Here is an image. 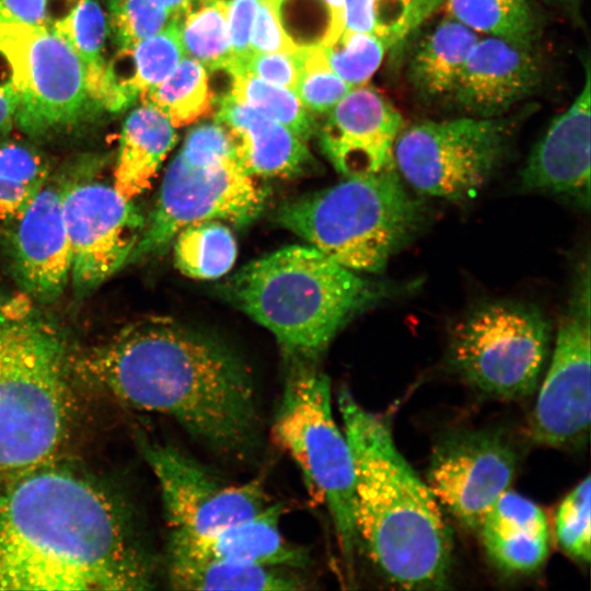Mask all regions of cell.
Returning <instances> with one entry per match:
<instances>
[{"instance_id":"obj_1","label":"cell","mask_w":591,"mask_h":591,"mask_svg":"<svg viewBox=\"0 0 591 591\" xmlns=\"http://www.w3.org/2000/svg\"><path fill=\"white\" fill-rule=\"evenodd\" d=\"M150 588L126 514L91 479L55 462L0 478V590Z\"/></svg>"},{"instance_id":"obj_2","label":"cell","mask_w":591,"mask_h":591,"mask_svg":"<svg viewBox=\"0 0 591 591\" xmlns=\"http://www.w3.org/2000/svg\"><path fill=\"white\" fill-rule=\"evenodd\" d=\"M125 404L174 419L208 448L242 456L258 443L254 381L231 349L164 316L137 321L76 361Z\"/></svg>"},{"instance_id":"obj_3","label":"cell","mask_w":591,"mask_h":591,"mask_svg":"<svg viewBox=\"0 0 591 591\" xmlns=\"http://www.w3.org/2000/svg\"><path fill=\"white\" fill-rule=\"evenodd\" d=\"M337 403L354 460L358 542L397 587L447 588L452 536L441 506L396 448L383 418L363 408L345 386Z\"/></svg>"},{"instance_id":"obj_4","label":"cell","mask_w":591,"mask_h":591,"mask_svg":"<svg viewBox=\"0 0 591 591\" xmlns=\"http://www.w3.org/2000/svg\"><path fill=\"white\" fill-rule=\"evenodd\" d=\"M63 329L26 292L0 294V478L54 463L72 419Z\"/></svg>"},{"instance_id":"obj_5","label":"cell","mask_w":591,"mask_h":591,"mask_svg":"<svg viewBox=\"0 0 591 591\" xmlns=\"http://www.w3.org/2000/svg\"><path fill=\"white\" fill-rule=\"evenodd\" d=\"M220 293L268 329L289 361L315 362L349 320L387 291L317 248L296 244L247 263Z\"/></svg>"},{"instance_id":"obj_6","label":"cell","mask_w":591,"mask_h":591,"mask_svg":"<svg viewBox=\"0 0 591 591\" xmlns=\"http://www.w3.org/2000/svg\"><path fill=\"white\" fill-rule=\"evenodd\" d=\"M346 179L282 204L275 221L354 271L376 274L422 228L424 202L395 166Z\"/></svg>"},{"instance_id":"obj_7","label":"cell","mask_w":591,"mask_h":591,"mask_svg":"<svg viewBox=\"0 0 591 591\" xmlns=\"http://www.w3.org/2000/svg\"><path fill=\"white\" fill-rule=\"evenodd\" d=\"M290 362L273 433L300 468L310 494L326 507L350 567L358 544L350 447L334 418L329 378L314 362Z\"/></svg>"},{"instance_id":"obj_8","label":"cell","mask_w":591,"mask_h":591,"mask_svg":"<svg viewBox=\"0 0 591 591\" xmlns=\"http://www.w3.org/2000/svg\"><path fill=\"white\" fill-rule=\"evenodd\" d=\"M265 200L266 190L243 169L230 141L186 136L166 169L155 207L128 263L161 253L192 223L248 224Z\"/></svg>"},{"instance_id":"obj_9","label":"cell","mask_w":591,"mask_h":591,"mask_svg":"<svg viewBox=\"0 0 591 591\" xmlns=\"http://www.w3.org/2000/svg\"><path fill=\"white\" fill-rule=\"evenodd\" d=\"M551 327L535 308L512 301L476 306L452 328V368L473 387L497 398L531 395L548 356Z\"/></svg>"},{"instance_id":"obj_10","label":"cell","mask_w":591,"mask_h":591,"mask_svg":"<svg viewBox=\"0 0 591 591\" xmlns=\"http://www.w3.org/2000/svg\"><path fill=\"white\" fill-rule=\"evenodd\" d=\"M510 125L498 117H463L403 127L394 163L417 192L462 201L472 198L501 166Z\"/></svg>"},{"instance_id":"obj_11","label":"cell","mask_w":591,"mask_h":591,"mask_svg":"<svg viewBox=\"0 0 591 591\" xmlns=\"http://www.w3.org/2000/svg\"><path fill=\"white\" fill-rule=\"evenodd\" d=\"M0 54L11 69L18 99L14 123L23 131L44 136L86 116L93 101L83 66L51 26L0 20Z\"/></svg>"},{"instance_id":"obj_12","label":"cell","mask_w":591,"mask_h":591,"mask_svg":"<svg viewBox=\"0 0 591 591\" xmlns=\"http://www.w3.org/2000/svg\"><path fill=\"white\" fill-rule=\"evenodd\" d=\"M170 532L205 534L253 518L269 501L259 480L230 483L171 444L141 441Z\"/></svg>"},{"instance_id":"obj_13","label":"cell","mask_w":591,"mask_h":591,"mask_svg":"<svg viewBox=\"0 0 591 591\" xmlns=\"http://www.w3.org/2000/svg\"><path fill=\"white\" fill-rule=\"evenodd\" d=\"M563 316L531 421L533 439L554 448L583 442L590 427V276L581 275Z\"/></svg>"},{"instance_id":"obj_14","label":"cell","mask_w":591,"mask_h":591,"mask_svg":"<svg viewBox=\"0 0 591 591\" xmlns=\"http://www.w3.org/2000/svg\"><path fill=\"white\" fill-rule=\"evenodd\" d=\"M62 211L71 246L70 278L78 292H90L128 264L144 219L131 199L96 182L63 188Z\"/></svg>"},{"instance_id":"obj_15","label":"cell","mask_w":591,"mask_h":591,"mask_svg":"<svg viewBox=\"0 0 591 591\" xmlns=\"http://www.w3.org/2000/svg\"><path fill=\"white\" fill-rule=\"evenodd\" d=\"M517 455L495 430L454 433L431 454L427 485L437 501L464 528L478 531L494 502L509 489Z\"/></svg>"},{"instance_id":"obj_16","label":"cell","mask_w":591,"mask_h":591,"mask_svg":"<svg viewBox=\"0 0 591 591\" xmlns=\"http://www.w3.org/2000/svg\"><path fill=\"white\" fill-rule=\"evenodd\" d=\"M326 114L320 144L339 174L364 176L395 166L394 144L404 121L376 89L351 88Z\"/></svg>"},{"instance_id":"obj_17","label":"cell","mask_w":591,"mask_h":591,"mask_svg":"<svg viewBox=\"0 0 591 591\" xmlns=\"http://www.w3.org/2000/svg\"><path fill=\"white\" fill-rule=\"evenodd\" d=\"M590 67L571 105L556 116L532 149L521 173V186L590 205Z\"/></svg>"},{"instance_id":"obj_18","label":"cell","mask_w":591,"mask_h":591,"mask_svg":"<svg viewBox=\"0 0 591 591\" xmlns=\"http://www.w3.org/2000/svg\"><path fill=\"white\" fill-rule=\"evenodd\" d=\"M532 47L488 36L473 46L452 93L474 117H499L533 92L541 68Z\"/></svg>"},{"instance_id":"obj_19","label":"cell","mask_w":591,"mask_h":591,"mask_svg":"<svg viewBox=\"0 0 591 591\" xmlns=\"http://www.w3.org/2000/svg\"><path fill=\"white\" fill-rule=\"evenodd\" d=\"M62 192L44 185L19 215L14 237L16 270L36 301L62 293L71 273V246L62 211Z\"/></svg>"},{"instance_id":"obj_20","label":"cell","mask_w":591,"mask_h":591,"mask_svg":"<svg viewBox=\"0 0 591 591\" xmlns=\"http://www.w3.org/2000/svg\"><path fill=\"white\" fill-rule=\"evenodd\" d=\"M281 503L262 513L205 534L170 532L167 555L221 559L288 569L305 565L308 556L287 542L279 528Z\"/></svg>"},{"instance_id":"obj_21","label":"cell","mask_w":591,"mask_h":591,"mask_svg":"<svg viewBox=\"0 0 591 591\" xmlns=\"http://www.w3.org/2000/svg\"><path fill=\"white\" fill-rule=\"evenodd\" d=\"M215 114L230 132L239 162L252 176L292 177L312 164L305 140L229 93L219 100Z\"/></svg>"},{"instance_id":"obj_22","label":"cell","mask_w":591,"mask_h":591,"mask_svg":"<svg viewBox=\"0 0 591 591\" xmlns=\"http://www.w3.org/2000/svg\"><path fill=\"white\" fill-rule=\"evenodd\" d=\"M478 532L487 555L505 571H535L548 556L549 530L544 511L510 489L486 512Z\"/></svg>"},{"instance_id":"obj_23","label":"cell","mask_w":591,"mask_h":591,"mask_svg":"<svg viewBox=\"0 0 591 591\" xmlns=\"http://www.w3.org/2000/svg\"><path fill=\"white\" fill-rule=\"evenodd\" d=\"M50 26L79 57L84 69L86 89L94 104L117 112L136 100L105 60L108 24L96 0H78L66 15Z\"/></svg>"},{"instance_id":"obj_24","label":"cell","mask_w":591,"mask_h":591,"mask_svg":"<svg viewBox=\"0 0 591 591\" xmlns=\"http://www.w3.org/2000/svg\"><path fill=\"white\" fill-rule=\"evenodd\" d=\"M176 141L161 112L146 104L131 111L123 124L114 187L128 199L143 193Z\"/></svg>"},{"instance_id":"obj_25","label":"cell","mask_w":591,"mask_h":591,"mask_svg":"<svg viewBox=\"0 0 591 591\" xmlns=\"http://www.w3.org/2000/svg\"><path fill=\"white\" fill-rule=\"evenodd\" d=\"M167 578L177 590H301L303 581L288 568L210 558L167 555Z\"/></svg>"},{"instance_id":"obj_26","label":"cell","mask_w":591,"mask_h":591,"mask_svg":"<svg viewBox=\"0 0 591 591\" xmlns=\"http://www.w3.org/2000/svg\"><path fill=\"white\" fill-rule=\"evenodd\" d=\"M477 39L462 23L451 18L441 21L410 59L408 77L415 90L429 99L452 94Z\"/></svg>"},{"instance_id":"obj_27","label":"cell","mask_w":591,"mask_h":591,"mask_svg":"<svg viewBox=\"0 0 591 591\" xmlns=\"http://www.w3.org/2000/svg\"><path fill=\"white\" fill-rule=\"evenodd\" d=\"M185 57L160 84L139 95L142 104L161 112L174 128L215 114L216 99L206 69Z\"/></svg>"},{"instance_id":"obj_28","label":"cell","mask_w":591,"mask_h":591,"mask_svg":"<svg viewBox=\"0 0 591 591\" xmlns=\"http://www.w3.org/2000/svg\"><path fill=\"white\" fill-rule=\"evenodd\" d=\"M177 269L195 279H216L233 267L237 246L223 221L207 220L183 228L173 239Z\"/></svg>"},{"instance_id":"obj_29","label":"cell","mask_w":591,"mask_h":591,"mask_svg":"<svg viewBox=\"0 0 591 591\" xmlns=\"http://www.w3.org/2000/svg\"><path fill=\"white\" fill-rule=\"evenodd\" d=\"M179 39L184 56L197 60L209 71L231 68L229 35V2L201 0L178 19Z\"/></svg>"},{"instance_id":"obj_30","label":"cell","mask_w":591,"mask_h":591,"mask_svg":"<svg viewBox=\"0 0 591 591\" xmlns=\"http://www.w3.org/2000/svg\"><path fill=\"white\" fill-rule=\"evenodd\" d=\"M444 8L475 33L532 46L536 21L528 0H445Z\"/></svg>"},{"instance_id":"obj_31","label":"cell","mask_w":591,"mask_h":591,"mask_svg":"<svg viewBox=\"0 0 591 591\" xmlns=\"http://www.w3.org/2000/svg\"><path fill=\"white\" fill-rule=\"evenodd\" d=\"M433 5L432 0H345V30L374 35L390 47Z\"/></svg>"},{"instance_id":"obj_32","label":"cell","mask_w":591,"mask_h":591,"mask_svg":"<svg viewBox=\"0 0 591 591\" xmlns=\"http://www.w3.org/2000/svg\"><path fill=\"white\" fill-rule=\"evenodd\" d=\"M229 94L286 126L305 141L317 129L312 113L294 92L251 73L233 74Z\"/></svg>"},{"instance_id":"obj_33","label":"cell","mask_w":591,"mask_h":591,"mask_svg":"<svg viewBox=\"0 0 591 591\" xmlns=\"http://www.w3.org/2000/svg\"><path fill=\"white\" fill-rule=\"evenodd\" d=\"M47 166L33 150L0 146V219L18 218L45 185Z\"/></svg>"},{"instance_id":"obj_34","label":"cell","mask_w":591,"mask_h":591,"mask_svg":"<svg viewBox=\"0 0 591 591\" xmlns=\"http://www.w3.org/2000/svg\"><path fill=\"white\" fill-rule=\"evenodd\" d=\"M178 19L155 35L140 42L127 54L131 55L134 71L121 82L135 99L160 84L184 57Z\"/></svg>"},{"instance_id":"obj_35","label":"cell","mask_w":591,"mask_h":591,"mask_svg":"<svg viewBox=\"0 0 591 591\" xmlns=\"http://www.w3.org/2000/svg\"><path fill=\"white\" fill-rule=\"evenodd\" d=\"M107 8L108 30L124 55L179 18L151 0H107Z\"/></svg>"},{"instance_id":"obj_36","label":"cell","mask_w":591,"mask_h":591,"mask_svg":"<svg viewBox=\"0 0 591 591\" xmlns=\"http://www.w3.org/2000/svg\"><path fill=\"white\" fill-rule=\"evenodd\" d=\"M323 48L332 70L355 88L367 84L380 67L387 45L374 35L344 30L334 45Z\"/></svg>"},{"instance_id":"obj_37","label":"cell","mask_w":591,"mask_h":591,"mask_svg":"<svg viewBox=\"0 0 591 591\" xmlns=\"http://www.w3.org/2000/svg\"><path fill=\"white\" fill-rule=\"evenodd\" d=\"M300 60L301 73L294 93L311 113L326 114L351 86L332 70L318 44L303 46Z\"/></svg>"},{"instance_id":"obj_38","label":"cell","mask_w":591,"mask_h":591,"mask_svg":"<svg viewBox=\"0 0 591 591\" xmlns=\"http://www.w3.org/2000/svg\"><path fill=\"white\" fill-rule=\"evenodd\" d=\"M591 478L588 475L563 499L556 511L555 532L561 549L588 564L591 555Z\"/></svg>"},{"instance_id":"obj_39","label":"cell","mask_w":591,"mask_h":591,"mask_svg":"<svg viewBox=\"0 0 591 591\" xmlns=\"http://www.w3.org/2000/svg\"><path fill=\"white\" fill-rule=\"evenodd\" d=\"M282 0H258L251 36L252 53L293 55L301 50L281 24Z\"/></svg>"},{"instance_id":"obj_40","label":"cell","mask_w":591,"mask_h":591,"mask_svg":"<svg viewBox=\"0 0 591 591\" xmlns=\"http://www.w3.org/2000/svg\"><path fill=\"white\" fill-rule=\"evenodd\" d=\"M258 0H231L229 2V35L231 44V68L229 74L242 73L253 54L251 36Z\"/></svg>"},{"instance_id":"obj_41","label":"cell","mask_w":591,"mask_h":591,"mask_svg":"<svg viewBox=\"0 0 591 591\" xmlns=\"http://www.w3.org/2000/svg\"><path fill=\"white\" fill-rule=\"evenodd\" d=\"M300 51L293 55L253 53L242 73H251L296 92L301 73Z\"/></svg>"},{"instance_id":"obj_42","label":"cell","mask_w":591,"mask_h":591,"mask_svg":"<svg viewBox=\"0 0 591 591\" xmlns=\"http://www.w3.org/2000/svg\"><path fill=\"white\" fill-rule=\"evenodd\" d=\"M50 0H0V20L50 26Z\"/></svg>"},{"instance_id":"obj_43","label":"cell","mask_w":591,"mask_h":591,"mask_svg":"<svg viewBox=\"0 0 591 591\" xmlns=\"http://www.w3.org/2000/svg\"><path fill=\"white\" fill-rule=\"evenodd\" d=\"M328 13L327 26L318 43L322 47L334 45L345 30V0H321Z\"/></svg>"},{"instance_id":"obj_44","label":"cell","mask_w":591,"mask_h":591,"mask_svg":"<svg viewBox=\"0 0 591 591\" xmlns=\"http://www.w3.org/2000/svg\"><path fill=\"white\" fill-rule=\"evenodd\" d=\"M18 99L11 82L0 85V135L8 132L15 118Z\"/></svg>"},{"instance_id":"obj_45","label":"cell","mask_w":591,"mask_h":591,"mask_svg":"<svg viewBox=\"0 0 591 591\" xmlns=\"http://www.w3.org/2000/svg\"><path fill=\"white\" fill-rule=\"evenodd\" d=\"M157 4L167 9L173 14L181 16L192 5L201 0H151Z\"/></svg>"}]
</instances>
